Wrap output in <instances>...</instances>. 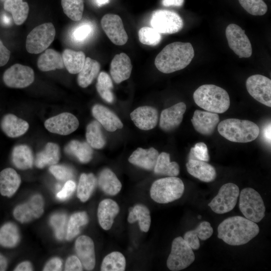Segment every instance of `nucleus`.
Segmentation results:
<instances>
[{
	"label": "nucleus",
	"mask_w": 271,
	"mask_h": 271,
	"mask_svg": "<svg viewBox=\"0 0 271 271\" xmlns=\"http://www.w3.org/2000/svg\"><path fill=\"white\" fill-rule=\"evenodd\" d=\"M138 35L140 42L147 45L156 46L161 40V33L152 27H144L141 28Z\"/></svg>",
	"instance_id": "obj_45"
},
{
	"label": "nucleus",
	"mask_w": 271,
	"mask_h": 271,
	"mask_svg": "<svg viewBox=\"0 0 271 271\" xmlns=\"http://www.w3.org/2000/svg\"><path fill=\"white\" fill-rule=\"evenodd\" d=\"M192 231L202 240L208 239L213 232V229L210 223L205 221L200 223L198 226Z\"/></svg>",
	"instance_id": "obj_50"
},
{
	"label": "nucleus",
	"mask_w": 271,
	"mask_h": 271,
	"mask_svg": "<svg viewBox=\"0 0 271 271\" xmlns=\"http://www.w3.org/2000/svg\"><path fill=\"white\" fill-rule=\"evenodd\" d=\"M219 116L216 113L196 110L191 119L195 130L204 136L213 133L219 122Z\"/></svg>",
	"instance_id": "obj_17"
},
{
	"label": "nucleus",
	"mask_w": 271,
	"mask_h": 271,
	"mask_svg": "<svg viewBox=\"0 0 271 271\" xmlns=\"http://www.w3.org/2000/svg\"><path fill=\"white\" fill-rule=\"evenodd\" d=\"M186 166L191 175L204 182H212L217 176L215 168L206 162L189 159Z\"/></svg>",
	"instance_id": "obj_23"
},
{
	"label": "nucleus",
	"mask_w": 271,
	"mask_h": 271,
	"mask_svg": "<svg viewBox=\"0 0 271 271\" xmlns=\"http://www.w3.org/2000/svg\"><path fill=\"white\" fill-rule=\"evenodd\" d=\"M61 5L65 14L74 21L80 20L84 10L83 0H61Z\"/></svg>",
	"instance_id": "obj_44"
},
{
	"label": "nucleus",
	"mask_w": 271,
	"mask_h": 271,
	"mask_svg": "<svg viewBox=\"0 0 271 271\" xmlns=\"http://www.w3.org/2000/svg\"><path fill=\"white\" fill-rule=\"evenodd\" d=\"M49 171L59 180L66 181L73 177L72 170L63 165H53L49 168Z\"/></svg>",
	"instance_id": "obj_49"
},
{
	"label": "nucleus",
	"mask_w": 271,
	"mask_h": 271,
	"mask_svg": "<svg viewBox=\"0 0 271 271\" xmlns=\"http://www.w3.org/2000/svg\"><path fill=\"white\" fill-rule=\"evenodd\" d=\"M130 116L136 126L144 130L154 128L158 121V110L149 106L137 108L130 113Z\"/></svg>",
	"instance_id": "obj_20"
},
{
	"label": "nucleus",
	"mask_w": 271,
	"mask_h": 271,
	"mask_svg": "<svg viewBox=\"0 0 271 271\" xmlns=\"http://www.w3.org/2000/svg\"><path fill=\"white\" fill-rule=\"evenodd\" d=\"M155 174L169 177H176L180 173V167L176 162H170L169 154L162 152L159 155L154 167Z\"/></svg>",
	"instance_id": "obj_37"
},
{
	"label": "nucleus",
	"mask_w": 271,
	"mask_h": 271,
	"mask_svg": "<svg viewBox=\"0 0 271 271\" xmlns=\"http://www.w3.org/2000/svg\"><path fill=\"white\" fill-rule=\"evenodd\" d=\"M91 32V28L88 25H83L77 27L73 32V37L77 41L86 39Z\"/></svg>",
	"instance_id": "obj_52"
},
{
	"label": "nucleus",
	"mask_w": 271,
	"mask_h": 271,
	"mask_svg": "<svg viewBox=\"0 0 271 271\" xmlns=\"http://www.w3.org/2000/svg\"><path fill=\"white\" fill-rule=\"evenodd\" d=\"M94 117L107 131L113 132L121 129L123 124L118 116L111 110L100 104H95L92 108Z\"/></svg>",
	"instance_id": "obj_22"
},
{
	"label": "nucleus",
	"mask_w": 271,
	"mask_h": 271,
	"mask_svg": "<svg viewBox=\"0 0 271 271\" xmlns=\"http://www.w3.org/2000/svg\"><path fill=\"white\" fill-rule=\"evenodd\" d=\"M186 105L183 102H179L164 109L160 115V127L164 131H169L177 128L181 123Z\"/></svg>",
	"instance_id": "obj_19"
},
{
	"label": "nucleus",
	"mask_w": 271,
	"mask_h": 271,
	"mask_svg": "<svg viewBox=\"0 0 271 271\" xmlns=\"http://www.w3.org/2000/svg\"><path fill=\"white\" fill-rule=\"evenodd\" d=\"M8 265L7 259L0 253V271L6 270Z\"/></svg>",
	"instance_id": "obj_60"
},
{
	"label": "nucleus",
	"mask_w": 271,
	"mask_h": 271,
	"mask_svg": "<svg viewBox=\"0 0 271 271\" xmlns=\"http://www.w3.org/2000/svg\"><path fill=\"white\" fill-rule=\"evenodd\" d=\"M2 24L5 26H9L11 23V18L7 15H3L2 17Z\"/></svg>",
	"instance_id": "obj_61"
},
{
	"label": "nucleus",
	"mask_w": 271,
	"mask_h": 271,
	"mask_svg": "<svg viewBox=\"0 0 271 271\" xmlns=\"http://www.w3.org/2000/svg\"><path fill=\"white\" fill-rule=\"evenodd\" d=\"M184 3V0H162V4L165 7H181Z\"/></svg>",
	"instance_id": "obj_58"
},
{
	"label": "nucleus",
	"mask_w": 271,
	"mask_h": 271,
	"mask_svg": "<svg viewBox=\"0 0 271 271\" xmlns=\"http://www.w3.org/2000/svg\"><path fill=\"white\" fill-rule=\"evenodd\" d=\"M64 66L73 74H78L82 69L86 57L82 51H75L66 49L62 54Z\"/></svg>",
	"instance_id": "obj_33"
},
{
	"label": "nucleus",
	"mask_w": 271,
	"mask_h": 271,
	"mask_svg": "<svg viewBox=\"0 0 271 271\" xmlns=\"http://www.w3.org/2000/svg\"><path fill=\"white\" fill-rule=\"evenodd\" d=\"M239 207L245 218L255 223L265 216V207L260 195L251 188L243 189L239 193Z\"/></svg>",
	"instance_id": "obj_6"
},
{
	"label": "nucleus",
	"mask_w": 271,
	"mask_h": 271,
	"mask_svg": "<svg viewBox=\"0 0 271 271\" xmlns=\"http://www.w3.org/2000/svg\"><path fill=\"white\" fill-rule=\"evenodd\" d=\"M55 34V27L51 23H44L36 27L27 37V51L31 54L41 53L51 44Z\"/></svg>",
	"instance_id": "obj_7"
},
{
	"label": "nucleus",
	"mask_w": 271,
	"mask_h": 271,
	"mask_svg": "<svg viewBox=\"0 0 271 271\" xmlns=\"http://www.w3.org/2000/svg\"><path fill=\"white\" fill-rule=\"evenodd\" d=\"M10 57V51L0 40V67L6 65Z\"/></svg>",
	"instance_id": "obj_56"
},
{
	"label": "nucleus",
	"mask_w": 271,
	"mask_h": 271,
	"mask_svg": "<svg viewBox=\"0 0 271 271\" xmlns=\"http://www.w3.org/2000/svg\"><path fill=\"white\" fill-rule=\"evenodd\" d=\"M66 221V215L62 213L54 214L50 218V224L54 228L56 237L59 240L64 237Z\"/></svg>",
	"instance_id": "obj_47"
},
{
	"label": "nucleus",
	"mask_w": 271,
	"mask_h": 271,
	"mask_svg": "<svg viewBox=\"0 0 271 271\" xmlns=\"http://www.w3.org/2000/svg\"><path fill=\"white\" fill-rule=\"evenodd\" d=\"M98 185L106 194L114 196L119 192L121 183L115 174L109 169L102 170L98 177Z\"/></svg>",
	"instance_id": "obj_30"
},
{
	"label": "nucleus",
	"mask_w": 271,
	"mask_h": 271,
	"mask_svg": "<svg viewBox=\"0 0 271 271\" xmlns=\"http://www.w3.org/2000/svg\"><path fill=\"white\" fill-rule=\"evenodd\" d=\"M193 99L201 108L216 113L225 112L230 106V98L227 92L213 84L199 86L193 93Z\"/></svg>",
	"instance_id": "obj_3"
},
{
	"label": "nucleus",
	"mask_w": 271,
	"mask_h": 271,
	"mask_svg": "<svg viewBox=\"0 0 271 271\" xmlns=\"http://www.w3.org/2000/svg\"><path fill=\"white\" fill-rule=\"evenodd\" d=\"M119 208L116 202L110 199L101 201L98 205L97 217L100 226L105 230L112 227L114 219L117 215Z\"/></svg>",
	"instance_id": "obj_25"
},
{
	"label": "nucleus",
	"mask_w": 271,
	"mask_h": 271,
	"mask_svg": "<svg viewBox=\"0 0 271 271\" xmlns=\"http://www.w3.org/2000/svg\"><path fill=\"white\" fill-rule=\"evenodd\" d=\"M127 221L129 223H133L138 221L141 230L145 232L149 231L151 218L149 209L145 205L138 204L129 209Z\"/></svg>",
	"instance_id": "obj_36"
},
{
	"label": "nucleus",
	"mask_w": 271,
	"mask_h": 271,
	"mask_svg": "<svg viewBox=\"0 0 271 271\" xmlns=\"http://www.w3.org/2000/svg\"><path fill=\"white\" fill-rule=\"evenodd\" d=\"M159 155L158 151L153 147L148 149L138 148L129 156L128 161L143 169L152 170L154 169Z\"/></svg>",
	"instance_id": "obj_24"
},
{
	"label": "nucleus",
	"mask_w": 271,
	"mask_h": 271,
	"mask_svg": "<svg viewBox=\"0 0 271 271\" xmlns=\"http://www.w3.org/2000/svg\"><path fill=\"white\" fill-rule=\"evenodd\" d=\"M82 270V264L77 256L71 255L67 259L65 263V270L81 271Z\"/></svg>",
	"instance_id": "obj_53"
},
{
	"label": "nucleus",
	"mask_w": 271,
	"mask_h": 271,
	"mask_svg": "<svg viewBox=\"0 0 271 271\" xmlns=\"http://www.w3.org/2000/svg\"><path fill=\"white\" fill-rule=\"evenodd\" d=\"M219 134L227 140L245 143L255 140L259 133L258 125L248 120L228 118L218 124Z\"/></svg>",
	"instance_id": "obj_4"
},
{
	"label": "nucleus",
	"mask_w": 271,
	"mask_h": 271,
	"mask_svg": "<svg viewBox=\"0 0 271 271\" xmlns=\"http://www.w3.org/2000/svg\"><path fill=\"white\" fill-rule=\"evenodd\" d=\"M2 1H4V2H5V1H6V0H2Z\"/></svg>",
	"instance_id": "obj_64"
},
{
	"label": "nucleus",
	"mask_w": 271,
	"mask_h": 271,
	"mask_svg": "<svg viewBox=\"0 0 271 271\" xmlns=\"http://www.w3.org/2000/svg\"><path fill=\"white\" fill-rule=\"evenodd\" d=\"M4 8L6 11L11 13L17 25L23 24L28 16L29 7L23 0H6Z\"/></svg>",
	"instance_id": "obj_35"
},
{
	"label": "nucleus",
	"mask_w": 271,
	"mask_h": 271,
	"mask_svg": "<svg viewBox=\"0 0 271 271\" xmlns=\"http://www.w3.org/2000/svg\"><path fill=\"white\" fill-rule=\"evenodd\" d=\"M101 25L107 36L114 44L121 46L127 42L128 36L119 16L113 14L105 15L101 20Z\"/></svg>",
	"instance_id": "obj_14"
},
{
	"label": "nucleus",
	"mask_w": 271,
	"mask_h": 271,
	"mask_svg": "<svg viewBox=\"0 0 271 271\" xmlns=\"http://www.w3.org/2000/svg\"><path fill=\"white\" fill-rule=\"evenodd\" d=\"M218 237L230 245L247 243L259 232L257 224L247 218L235 216L222 221L218 226Z\"/></svg>",
	"instance_id": "obj_1"
},
{
	"label": "nucleus",
	"mask_w": 271,
	"mask_h": 271,
	"mask_svg": "<svg viewBox=\"0 0 271 271\" xmlns=\"http://www.w3.org/2000/svg\"><path fill=\"white\" fill-rule=\"evenodd\" d=\"M239 195V189L235 184L228 183L220 188L217 195L208 204L211 210L217 214H224L235 206Z\"/></svg>",
	"instance_id": "obj_10"
},
{
	"label": "nucleus",
	"mask_w": 271,
	"mask_h": 271,
	"mask_svg": "<svg viewBox=\"0 0 271 271\" xmlns=\"http://www.w3.org/2000/svg\"><path fill=\"white\" fill-rule=\"evenodd\" d=\"M38 68L42 71H49L64 68L62 55L52 49H47L38 58Z\"/></svg>",
	"instance_id": "obj_28"
},
{
	"label": "nucleus",
	"mask_w": 271,
	"mask_h": 271,
	"mask_svg": "<svg viewBox=\"0 0 271 271\" xmlns=\"http://www.w3.org/2000/svg\"><path fill=\"white\" fill-rule=\"evenodd\" d=\"M194 56V50L189 42H175L166 45L155 60L156 68L168 74L187 67Z\"/></svg>",
	"instance_id": "obj_2"
},
{
	"label": "nucleus",
	"mask_w": 271,
	"mask_h": 271,
	"mask_svg": "<svg viewBox=\"0 0 271 271\" xmlns=\"http://www.w3.org/2000/svg\"><path fill=\"white\" fill-rule=\"evenodd\" d=\"M249 94L259 102L271 107V80L265 76L255 74L246 81Z\"/></svg>",
	"instance_id": "obj_13"
},
{
	"label": "nucleus",
	"mask_w": 271,
	"mask_h": 271,
	"mask_svg": "<svg viewBox=\"0 0 271 271\" xmlns=\"http://www.w3.org/2000/svg\"><path fill=\"white\" fill-rule=\"evenodd\" d=\"M108 1L109 0H96V3L99 6L106 4Z\"/></svg>",
	"instance_id": "obj_62"
},
{
	"label": "nucleus",
	"mask_w": 271,
	"mask_h": 271,
	"mask_svg": "<svg viewBox=\"0 0 271 271\" xmlns=\"http://www.w3.org/2000/svg\"><path fill=\"white\" fill-rule=\"evenodd\" d=\"M62 267V261L57 257L53 258L49 260L45 266L43 270H61Z\"/></svg>",
	"instance_id": "obj_55"
},
{
	"label": "nucleus",
	"mask_w": 271,
	"mask_h": 271,
	"mask_svg": "<svg viewBox=\"0 0 271 271\" xmlns=\"http://www.w3.org/2000/svg\"><path fill=\"white\" fill-rule=\"evenodd\" d=\"M225 35L229 47L240 58L251 56V44L240 26L235 24H229L226 28Z\"/></svg>",
	"instance_id": "obj_11"
},
{
	"label": "nucleus",
	"mask_w": 271,
	"mask_h": 271,
	"mask_svg": "<svg viewBox=\"0 0 271 271\" xmlns=\"http://www.w3.org/2000/svg\"><path fill=\"white\" fill-rule=\"evenodd\" d=\"M1 126L3 132L10 138H17L24 134L28 129V123L14 114H6L2 118Z\"/></svg>",
	"instance_id": "obj_26"
},
{
	"label": "nucleus",
	"mask_w": 271,
	"mask_h": 271,
	"mask_svg": "<svg viewBox=\"0 0 271 271\" xmlns=\"http://www.w3.org/2000/svg\"><path fill=\"white\" fill-rule=\"evenodd\" d=\"M241 6L249 14L262 16L267 11V6L263 0H238Z\"/></svg>",
	"instance_id": "obj_46"
},
{
	"label": "nucleus",
	"mask_w": 271,
	"mask_h": 271,
	"mask_svg": "<svg viewBox=\"0 0 271 271\" xmlns=\"http://www.w3.org/2000/svg\"><path fill=\"white\" fill-rule=\"evenodd\" d=\"M132 66L129 57L124 53L116 54L112 59L110 66V73L116 83L128 79Z\"/></svg>",
	"instance_id": "obj_21"
},
{
	"label": "nucleus",
	"mask_w": 271,
	"mask_h": 271,
	"mask_svg": "<svg viewBox=\"0 0 271 271\" xmlns=\"http://www.w3.org/2000/svg\"><path fill=\"white\" fill-rule=\"evenodd\" d=\"M152 27L160 33L171 34L181 31L184 26L181 17L176 13L166 10H158L152 15Z\"/></svg>",
	"instance_id": "obj_9"
},
{
	"label": "nucleus",
	"mask_w": 271,
	"mask_h": 271,
	"mask_svg": "<svg viewBox=\"0 0 271 271\" xmlns=\"http://www.w3.org/2000/svg\"><path fill=\"white\" fill-rule=\"evenodd\" d=\"M96 179L92 173L81 175L77 191L78 198L82 201H86L90 197L95 188Z\"/></svg>",
	"instance_id": "obj_40"
},
{
	"label": "nucleus",
	"mask_w": 271,
	"mask_h": 271,
	"mask_svg": "<svg viewBox=\"0 0 271 271\" xmlns=\"http://www.w3.org/2000/svg\"><path fill=\"white\" fill-rule=\"evenodd\" d=\"M20 240V234L17 226L12 222L5 223L0 228V245L12 248L17 245Z\"/></svg>",
	"instance_id": "obj_38"
},
{
	"label": "nucleus",
	"mask_w": 271,
	"mask_h": 271,
	"mask_svg": "<svg viewBox=\"0 0 271 271\" xmlns=\"http://www.w3.org/2000/svg\"><path fill=\"white\" fill-rule=\"evenodd\" d=\"M184 190L181 179L176 177H168L157 180L153 183L150 195L155 202L166 204L181 198Z\"/></svg>",
	"instance_id": "obj_5"
},
{
	"label": "nucleus",
	"mask_w": 271,
	"mask_h": 271,
	"mask_svg": "<svg viewBox=\"0 0 271 271\" xmlns=\"http://www.w3.org/2000/svg\"><path fill=\"white\" fill-rule=\"evenodd\" d=\"M75 247L82 266L87 270H92L95 265V255L92 239L88 236H80L75 241Z\"/></svg>",
	"instance_id": "obj_18"
},
{
	"label": "nucleus",
	"mask_w": 271,
	"mask_h": 271,
	"mask_svg": "<svg viewBox=\"0 0 271 271\" xmlns=\"http://www.w3.org/2000/svg\"><path fill=\"white\" fill-rule=\"evenodd\" d=\"M33 70L28 66L16 64L7 69L3 75V80L8 87L23 88L30 85L34 81Z\"/></svg>",
	"instance_id": "obj_12"
},
{
	"label": "nucleus",
	"mask_w": 271,
	"mask_h": 271,
	"mask_svg": "<svg viewBox=\"0 0 271 271\" xmlns=\"http://www.w3.org/2000/svg\"><path fill=\"white\" fill-rule=\"evenodd\" d=\"M86 138L87 143L91 148L96 149H102L106 144L100 124L96 120L92 121L87 126Z\"/></svg>",
	"instance_id": "obj_39"
},
{
	"label": "nucleus",
	"mask_w": 271,
	"mask_h": 271,
	"mask_svg": "<svg viewBox=\"0 0 271 271\" xmlns=\"http://www.w3.org/2000/svg\"><path fill=\"white\" fill-rule=\"evenodd\" d=\"M64 150L66 153L74 156L82 163L89 162L92 158L91 147L85 142L72 140L66 145Z\"/></svg>",
	"instance_id": "obj_34"
},
{
	"label": "nucleus",
	"mask_w": 271,
	"mask_h": 271,
	"mask_svg": "<svg viewBox=\"0 0 271 271\" xmlns=\"http://www.w3.org/2000/svg\"><path fill=\"white\" fill-rule=\"evenodd\" d=\"M100 69L99 63L90 57H86L81 70L78 73L77 82L82 88L88 86L97 76Z\"/></svg>",
	"instance_id": "obj_29"
},
{
	"label": "nucleus",
	"mask_w": 271,
	"mask_h": 271,
	"mask_svg": "<svg viewBox=\"0 0 271 271\" xmlns=\"http://www.w3.org/2000/svg\"><path fill=\"white\" fill-rule=\"evenodd\" d=\"M189 159L208 162L209 155L206 145L203 142L196 143L190 150Z\"/></svg>",
	"instance_id": "obj_48"
},
{
	"label": "nucleus",
	"mask_w": 271,
	"mask_h": 271,
	"mask_svg": "<svg viewBox=\"0 0 271 271\" xmlns=\"http://www.w3.org/2000/svg\"><path fill=\"white\" fill-rule=\"evenodd\" d=\"M59 159V146L53 143H48L44 150L37 154L35 164L37 168H43L47 165L56 164Z\"/></svg>",
	"instance_id": "obj_31"
},
{
	"label": "nucleus",
	"mask_w": 271,
	"mask_h": 271,
	"mask_svg": "<svg viewBox=\"0 0 271 271\" xmlns=\"http://www.w3.org/2000/svg\"><path fill=\"white\" fill-rule=\"evenodd\" d=\"M88 222V215L86 212H78L73 214L69 220L66 238L71 240L80 232V227Z\"/></svg>",
	"instance_id": "obj_42"
},
{
	"label": "nucleus",
	"mask_w": 271,
	"mask_h": 271,
	"mask_svg": "<svg viewBox=\"0 0 271 271\" xmlns=\"http://www.w3.org/2000/svg\"><path fill=\"white\" fill-rule=\"evenodd\" d=\"M43 212V199L40 195L37 194L28 202L18 205L14 209L13 215L16 219L23 223L39 218Z\"/></svg>",
	"instance_id": "obj_16"
},
{
	"label": "nucleus",
	"mask_w": 271,
	"mask_h": 271,
	"mask_svg": "<svg viewBox=\"0 0 271 271\" xmlns=\"http://www.w3.org/2000/svg\"><path fill=\"white\" fill-rule=\"evenodd\" d=\"M183 238L193 249H198L200 247L199 238L194 233L192 230L186 232Z\"/></svg>",
	"instance_id": "obj_54"
},
{
	"label": "nucleus",
	"mask_w": 271,
	"mask_h": 271,
	"mask_svg": "<svg viewBox=\"0 0 271 271\" xmlns=\"http://www.w3.org/2000/svg\"><path fill=\"white\" fill-rule=\"evenodd\" d=\"M46 128L52 133L66 136L76 130L79 126L77 118L69 112H63L47 119Z\"/></svg>",
	"instance_id": "obj_15"
},
{
	"label": "nucleus",
	"mask_w": 271,
	"mask_h": 271,
	"mask_svg": "<svg viewBox=\"0 0 271 271\" xmlns=\"http://www.w3.org/2000/svg\"><path fill=\"white\" fill-rule=\"evenodd\" d=\"M15 271L33 270L31 263L29 261H24L20 263L14 269Z\"/></svg>",
	"instance_id": "obj_57"
},
{
	"label": "nucleus",
	"mask_w": 271,
	"mask_h": 271,
	"mask_svg": "<svg viewBox=\"0 0 271 271\" xmlns=\"http://www.w3.org/2000/svg\"><path fill=\"white\" fill-rule=\"evenodd\" d=\"M96 87L100 97L108 103L114 100L111 89L113 84L110 76L105 72H101L98 76Z\"/></svg>",
	"instance_id": "obj_43"
},
{
	"label": "nucleus",
	"mask_w": 271,
	"mask_h": 271,
	"mask_svg": "<svg viewBox=\"0 0 271 271\" xmlns=\"http://www.w3.org/2000/svg\"><path fill=\"white\" fill-rule=\"evenodd\" d=\"M195 258L193 249L182 237L179 236L172 242L171 251L167 260V265L171 270H180L192 263Z\"/></svg>",
	"instance_id": "obj_8"
},
{
	"label": "nucleus",
	"mask_w": 271,
	"mask_h": 271,
	"mask_svg": "<svg viewBox=\"0 0 271 271\" xmlns=\"http://www.w3.org/2000/svg\"><path fill=\"white\" fill-rule=\"evenodd\" d=\"M271 126L270 123H268L266 124L263 128V137L264 140L267 143L270 145V140H271Z\"/></svg>",
	"instance_id": "obj_59"
},
{
	"label": "nucleus",
	"mask_w": 271,
	"mask_h": 271,
	"mask_svg": "<svg viewBox=\"0 0 271 271\" xmlns=\"http://www.w3.org/2000/svg\"><path fill=\"white\" fill-rule=\"evenodd\" d=\"M198 218L199 219H200V218H201V216L200 215H199V216H198Z\"/></svg>",
	"instance_id": "obj_63"
},
{
	"label": "nucleus",
	"mask_w": 271,
	"mask_h": 271,
	"mask_svg": "<svg viewBox=\"0 0 271 271\" xmlns=\"http://www.w3.org/2000/svg\"><path fill=\"white\" fill-rule=\"evenodd\" d=\"M12 160L14 166L19 169L32 168L34 159L31 149L25 145L15 146L12 151Z\"/></svg>",
	"instance_id": "obj_32"
},
{
	"label": "nucleus",
	"mask_w": 271,
	"mask_h": 271,
	"mask_svg": "<svg viewBox=\"0 0 271 271\" xmlns=\"http://www.w3.org/2000/svg\"><path fill=\"white\" fill-rule=\"evenodd\" d=\"M21 182L20 176L13 169L7 168L0 172V193L12 197L18 189Z\"/></svg>",
	"instance_id": "obj_27"
},
{
	"label": "nucleus",
	"mask_w": 271,
	"mask_h": 271,
	"mask_svg": "<svg viewBox=\"0 0 271 271\" xmlns=\"http://www.w3.org/2000/svg\"><path fill=\"white\" fill-rule=\"evenodd\" d=\"M76 188L75 183L70 180H68L62 189L57 194V198L60 200H65L73 193Z\"/></svg>",
	"instance_id": "obj_51"
},
{
	"label": "nucleus",
	"mask_w": 271,
	"mask_h": 271,
	"mask_svg": "<svg viewBox=\"0 0 271 271\" xmlns=\"http://www.w3.org/2000/svg\"><path fill=\"white\" fill-rule=\"evenodd\" d=\"M126 265L124 255L120 252L113 251L107 254L103 259L101 265L102 271H123Z\"/></svg>",
	"instance_id": "obj_41"
}]
</instances>
